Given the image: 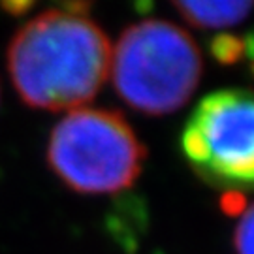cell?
Returning a JSON list of instances; mask_svg holds the SVG:
<instances>
[{"label":"cell","mask_w":254,"mask_h":254,"mask_svg":"<svg viewBox=\"0 0 254 254\" xmlns=\"http://www.w3.org/2000/svg\"><path fill=\"white\" fill-rule=\"evenodd\" d=\"M47 164L77 194H117L130 189L145 162V145L119 111L73 109L51 130Z\"/></svg>","instance_id":"3957f363"},{"label":"cell","mask_w":254,"mask_h":254,"mask_svg":"<svg viewBox=\"0 0 254 254\" xmlns=\"http://www.w3.org/2000/svg\"><path fill=\"white\" fill-rule=\"evenodd\" d=\"M201 68L200 49L185 28L166 19H143L119 36L113 87L127 106L160 117L190 100Z\"/></svg>","instance_id":"7a4b0ae2"},{"label":"cell","mask_w":254,"mask_h":254,"mask_svg":"<svg viewBox=\"0 0 254 254\" xmlns=\"http://www.w3.org/2000/svg\"><path fill=\"white\" fill-rule=\"evenodd\" d=\"M173 9L205 36L211 57L222 66L254 72V2H173Z\"/></svg>","instance_id":"5b68a950"},{"label":"cell","mask_w":254,"mask_h":254,"mask_svg":"<svg viewBox=\"0 0 254 254\" xmlns=\"http://www.w3.org/2000/svg\"><path fill=\"white\" fill-rule=\"evenodd\" d=\"M192 172L218 190H254V91L220 89L203 96L181 130Z\"/></svg>","instance_id":"277c9868"},{"label":"cell","mask_w":254,"mask_h":254,"mask_svg":"<svg viewBox=\"0 0 254 254\" xmlns=\"http://www.w3.org/2000/svg\"><path fill=\"white\" fill-rule=\"evenodd\" d=\"M89 4L70 2L28 19L8 46V72L28 108L64 111L91 102L108 79L111 49Z\"/></svg>","instance_id":"6da1fadb"},{"label":"cell","mask_w":254,"mask_h":254,"mask_svg":"<svg viewBox=\"0 0 254 254\" xmlns=\"http://www.w3.org/2000/svg\"><path fill=\"white\" fill-rule=\"evenodd\" d=\"M220 205H222V209L226 211L228 215H241V213H243V207H245V198H243V194L228 192V194L222 196Z\"/></svg>","instance_id":"52a82bcc"},{"label":"cell","mask_w":254,"mask_h":254,"mask_svg":"<svg viewBox=\"0 0 254 254\" xmlns=\"http://www.w3.org/2000/svg\"><path fill=\"white\" fill-rule=\"evenodd\" d=\"M236 254H254V203H251L239 215L234 232Z\"/></svg>","instance_id":"8992f818"}]
</instances>
